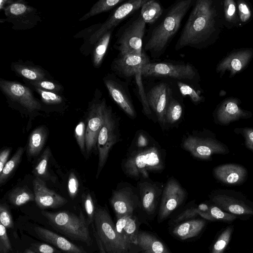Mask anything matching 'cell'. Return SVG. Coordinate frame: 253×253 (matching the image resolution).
<instances>
[{
  "label": "cell",
  "instance_id": "obj_16",
  "mask_svg": "<svg viewBox=\"0 0 253 253\" xmlns=\"http://www.w3.org/2000/svg\"><path fill=\"white\" fill-rule=\"evenodd\" d=\"M110 202L117 218L133 214L139 205L138 197L129 187L114 191Z\"/></svg>",
  "mask_w": 253,
  "mask_h": 253
},
{
  "label": "cell",
  "instance_id": "obj_49",
  "mask_svg": "<svg viewBox=\"0 0 253 253\" xmlns=\"http://www.w3.org/2000/svg\"><path fill=\"white\" fill-rule=\"evenodd\" d=\"M244 134L247 146L253 151V129L250 128L244 129Z\"/></svg>",
  "mask_w": 253,
  "mask_h": 253
},
{
  "label": "cell",
  "instance_id": "obj_46",
  "mask_svg": "<svg viewBox=\"0 0 253 253\" xmlns=\"http://www.w3.org/2000/svg\"><path fill=\"white\" fill-rule=\"evenodd\" d=\"M11 250L12 247L6 228L0 223V251L1 253H7Z\"/></svg>",
  "mask_w": 253,
  "mask_h": 253
},
{
  "label": "cell",
  "instance_id": "obj_27",
  "mask_svg": "<svg viewBox=\"0 0 253 253\" xmlns=\"http://www.w3.org/2000/svg\"><path fill=\"white\" fill-rule=\"evenodd\" d=\"M113 31H110L103 35L95 43L92 53V61L94 68L101 65L106 54Z\"/></svg>",
  "mask_w": 253,
  "mask_h": 253
},
{
  "label": "cell",
  "instance_id": "obj_41",
  "mask_svg": "<svg viewBox=\"0 0 253 253\" xmlns=\"http://www.w3.org/2000/svg\"><path fill=\"white\" fill-rule=\"evenodd\" d=\"M39 94L43 103L47 105H56L63 103L64 98L60 94L45 91L38 88H34Z\"/></svg>",
  "mask_w": 253,
  "mask_h": 253
},
{
  "label": "cell",
  "instance_id": "obj_29",
  "mask_svg": "<svg viewBox=\"0 0 253 253\" xmlns=\"http://www.w3.org/2000/svg\"><path fill=\"white\" fill-rule=\"evenodd\" d=\"M199 215L209 221L227 223L233 222L238 218V216L225 212L214 205L209 206L208 209L205 211H201Z\"/></svg>",
  "mask_w": 253,
  "mask_h": 253
},
{
  "label": "cell",
  "instance_id": "obj_31",
  "mask_svg": "<svg viewBox=\"0 0 253 253\" xmlns=\"http://www.w3.org/2000/svg\"><path fill=\"white\" fill-rule=\"evenodd\" d=\"M183 108L179 102L172 96L170 90L165 114V125H172L181 117Z\"/></svg>",
  "mask_w": 253,
  "mask_h": 253
},
{
  "label": "cell",
  "instance_id": "obj_9",
  "mask_svg": "<svg viewBox=\"0 0 253 253\" xmlns=\"http://www.w3.org/2000/svg\"><path fill=\"white\" fill-rule=\"evenodd\" d=\"M147 1L148 0H126L116 8L90 38L86 56L91 52L95 43L103 35L110 31H114L120 23L141 8Z\"/></svg>",
  "mask_w": 253,
  "mask_h": 253
},
{
  "label": "cell",
  "instance_id": "obj_18",
  "mask_svg": "<svg viewBox=\"0 0 253 253\" xmlns=\"http://www.w3.org/2000/svg\"><path fill=\"white\" fill-rule=\"evenodd\" d=\"M33 184L35 201L41 209L57 208L67 203L66 199L49 189L42 179L36 177Z\"/></svg>",
  "mask_w": 253,
  "mask_h": 253
},
{
  "label": "cell",
  "instance_id": "obj_44",
  "mask_svg": "<svg viewBox=\"0 0 253 253\" xmlns=\"http://www.w3.org/2000/svg\"><path fill=\"white\" fill-rule=\"evenodd\" d=\"M86 128L84 122H80L75 129V136L78 145L82 152H84L85 146Z\"/></svg>",
  "mask_w": 253,
  "mask_h": 253
},
{
  "label": "cell",
  "instance_id": "obj_45",
  "mask_svg": "<svg viewBox=\"0 0 253 253\" xmlns=\"http://www.w3.org/2000/svg\"><path fill=\"white\" fill-rule=\"evenodd\" d=\"M0 222L6 228L13 227V222L7 206L4 204L0 205Z\"/></svg>",
  "mask_w": 253,
  "mask_h": 253
},
{
  "label": "cell",
  "instance_id": "obj_21",
  "mask_svg": "<svg viewBox=\"0 0 253 253\" xmlns=\"http://www.w3.org/2000/svg\"><path fill=\"white\" fill-rule=\"evenodd\" d=\"M214 174L216 178L225 184H237L245 179L247 171L242 166L228 164L215 168Z\"/></svg>",
  "mask_w": 253,
  "mask_h": 253
},
{
  "label": "cell",
  "instance_id": "obj_52",
  "mask_svg": "<svg viewBox=\"0 0 253 253\" xmlns=\"http://www.w3.org/2000/svg\"><path fill=\"white\" fill-rule=\"evenodd\" d=\"M148 140L142 135H140L137 139V145L139 148L145 147L148 145Z\"/></svg>",
  "mask_w": 253,
  "mask_h": 253
},
{
  "label": "cell",
  "instance_id": "obj_6",
  "mask_svg": "<svg viewBox=\"0 0 253 253\" xmlns=\"http://www.w3.org/2000/svg\"><path fill=\"white\" fill-rule=\"evenodd\" d=\"M144 77H169L190 84L196 78V72L189 63L149 62L141 67Z\"/></svg>",
  "mask_w": 253,
  "mask_h": 253
},
{
  "label": "cell",
  "instance_id": "obj_14",
  "mask_svg": "<svg viewBox=\"0 0 253 253\" xmlns=\"http://www.w3.org/2000/svg\"><path fill=\"white\" fill-rule=\"evenodd\" d=\"M183 149L195 158L208 160L214 154L226 152L224 147L218 141L210 138L189 135L182 142Z\"/></svg>",
  "mask_w": 253,
  "mask_h": 253
},
{
  "label": "cell",
  "instance_id": "obj_5",
  "mask_svg": "<svg viewBox=\"0 0 253 253\" xmlns=\"http://www.w3.org/2000/svg\"><path fill=\"white\" fill-rule=\"evenodd\" d=\"M42 213L53 227L66 236L90 245L91 239L88 226L82 214L78 216L66 211L53 212L44 211Z\"/></svg>",
  "mask_w": 253,
  "mask_h": 253
},
{
  "label": "cell",
  "instance_id": "obj_24",
  "mask_svg": "<svg viewBox=\"0 0 253 253\" xmlns=\"http://www.w3.org/2000/svg\"><path fill=\"white\" fill-rule=\"evenodd\" d=\"M11 70L18 76L29 81L48 79L46 71L41 66L21 61L12 62Z\"/></svg>",
  "mask_w": 253,
  "mask_h": 253
},
{
  "label": "cell",
  "instance_id": "obj_12",
  "mask_svg": "<svg viewBox=\"0 0 253 253\" xmlns=\"http://www.w3.org/2000/svg\"><path fill=\"white\" fill-rule=\"evenodd\" d=\"M117 135L116 126L111 108L108 106L105 114L103 125L99 133L97 146L99 154V162L97 176L104 167L109 152L116 143Z\"/></svg>",
  "mask_w": 253,
  "mask_h": 253
},
{
  "label": "cell",
  "instance_id": "obj_56",
  "mask_svg": "<svg viewBox=\"0 0 253 253\" xmlns=\"http://www.w3.org/2000/svg\"><path fill=\"white\" fill-rule=\"evenodd\" d=\"M26 253H35L30 250H27Z\"/></svg>",
  "mask_w": 253,
  "mask_h": 253
},
{
  "label": "cell",
  "instance_id": "obj_20",
  "mask_svg": "<svg viewBox=\"0 0 253 253\" xmlns=\"http://www.w3.org/2000/svg\"><path fill=\"white\" fill-rule=\"evenodd\" d=\"M115 226L119 237L128 250L131 244H137L138 226L135 216L130 214L117 218Z\"/></svg>",
  "mask_w": 253,
  "mask_h": 253
},
{
  "label": "cell",
  "instance_id": "obj_11",
  "mask_svg": "<svg viewBox=\"0 0 253 253\" xmlns=\"http://www.w3.org/2000/svg\"><path fill=\"white\" fill-rule=\"evenodd\" d=\"M103 81L115 102L128 116L135 118L136 113L130 94L128 82L121 80L114 74L106 75Z\"/></svg>",
  "mask_w": 253,
  "mask_h": 253
},
{
  "label": "cell",
  "instance_id": "obj_47",
  "mask_svg": "<svg viewBox=\"0 0 253 253\" xmlns=\"http://www.w3.org/2000/svg\"><path fill=\"white\" fill-rule=\"evenodd\" d=\"M79 183L74 172H71L68 181V191L71 198H74L79 191Z\"/></svg>",
  "mask_w": 253,
  "mask_h": 253
},
{
  "label": "cell",
  "instance_id": "obj_42",
  "mask_svg": "<svg viewBox=\"0 0 253 253\" xmlns=\"http://www.w3.org/2000/svg\"><path fill=\"white\" fill-rule=\"evenodd\" d=\"M102 23L93 24L90 27L86 28L76 34L74 37L75 38H84V42L81 46V51L83 54L86 56V51L88 45V42L90 38L94 33L98 30Z\"/></svg>",
  "mask_w": 253,
  "mask_h": 253
},
{
  "label": "cell",
  "instance_id": "obj_17",
  "mask_svg": "<svg viewBox=\"0 0 253 253\" xmlns=\"http://www.w3.org/2000/svg\"><path fill=\"white\" fill-rule=\"evenodd\" d=\"M170 90L168 84L160 83L153 86L146 93L150 107L161 126L165 125V114Z\"/></svg>",
  "mask_w": 253,
  "mask_h": 253
},
{
  "label": "cell",
  "instance_id": "obj_55",
  "mask_svg": "<svg viewBox=\"0 0 253 253\" xmlns=\"http://www.w3.org/2000/svg\"><path fill=\"white\" fill-rule=\"evenodd\" d=\"M235 11V5L233 4H231L229 6V8L228 9V14L230 16H232L234 14V12Z\"/></svg>",
  "mask_w": 253,
  "mask_h": 253
},
{
  "label": "cell",
  "instance_id": "obj_4",
  "mask_svg": "<svg viewBox=\"0 0 253 253\" xmlns=\"http://www.w3.org/2000/svg\"><path fill=\"white\" fill-rule=\"evenodd\" d=\"M164 168L160 151L152 146L133 152L124 161L123 169L126 174L132 178H148L150 171H159Z\"/></svg>",
  "mask_w": 253,
  "mask_h": 253
},
{
  "label": "cell",
  "instance_id": "obj_10",
  "mask_svg": "<svg viewBox=\"0 0 253 253\" xmlns=\"http://www.w3.org/2000/svg\"><path fill=\"white\" fill-rule=\"evenodd\" d=\"M0 88L8 100L17 104L28 112L38 111L42 108L32 90L20 83L1 79Z\"/></svg>",
  "mask_w": 253,
  "mask_h": 253
},
{
  "label": "cell",
  "instance_id": "obj_54",
  "mask_svg": "<svg viewBox=\"0 0 253 253\" xmlns=\"http://www.w3.org/2000/svg\"><path fill=\"white\" fill-rule=\"evenodd\" d=\"M239 9L240 11V12H242V13L244 15H247L248 16L250 15V12L247 6V5L243 3H241L239 5Z\"/></svg>",
  "mask_w": 253,
  "mask_h": 253
},
{
  "label": "cell",
  "instance_id": "obj_25",
  "mask_svg": "<svg viewBox=\"0 0 253 253\" xmlns=\"http://www.w3.org/2000/svg\"><path fill=\"white\" fill-rule=\"evenodd\" d=\"M206 224L204 219H193L183 222L173 229L172 233L181 240H186L198 235Z\"/></svg>",
  "mask_w": 253,
  "mask_h": 253
},
{
  "label": "cell",
  "instance_id": "obj_8",
  "mask_svg": "<svg viewBox=\"0 0 253 253\" xmlns=\"http://www.w3.org/2000/svg\"><path fill=\"white\" fill-rule=\"evenodd\" d=\"M107 107L105 99L102 97L101 92L96 89L88 111L85 132V148L87 153L97 145L98 136L103 125Z\"/></svg>",
  "mask_w": 253,
  "mask_h": 253
},
{
  "label": "cell",
  "instance_id": "obj_19",
  "mask_svg": "<svg viewBox=\"0 0 253 253\" xmlns=\"http://www.w3.org/2000/svg\"><path fill=\"white\" fill-rule=\"evenodd\" d=\"M214 205L221 210L237 216H253V207L245 202L225 195H215L211 197Z\"/></svg>",
  "mask_w": 253,
  "mask_h": 253
},
{
  "label": "cell",
  "instance_id": "obj_39",
  "mask_svg": "<svg viewBox=\"0 0 253 253\" xmlns=\"http://www.w3.org/2000/svg\"><path fill=\"white\" fill-rule=\"evenodd\" d=\"M27 83L34 88H38L45 91L60 94L63 91V87L55 81L49 79H43L36 81H27Z\"/></svg>",
  "mask_w": 253,
  "mask_h": 253
},
{
  "label": "cell",
  "instance_id": "obj_57",
  "mask_svg": "<svg viewBox=\"0 0 253 253\" xmlns=\"http://www.w3.org/2000/svg\"></svg>",
  "mask_w": 253,
  "mask_h": 253
},
{
  "label": "cell",
  "instance_id": "obj_40",
  "mask_svg": "<svg viewBox=\"0 0 253 253\" xmlns=\"http://www.w3.org/2000/svg\"><path fill=\"white\" fill-rule=\"evenodd\" d=\"M209 206L206 204H201L198 206L187 209L175 218L171 222L177 223L186 219L195 217L199 215L201 211H205L209 208Z\"/></svg>",
  "mask_w": 253,
  "mask_h": 253
},
{
  "label": "cell",
  "instance_id": "obj_15",
  "mask_svg": "<svg viewBox=\"0 0 253 253\" xmlns=\"http://www.w3.org/2000/svg\"><path fill=\"white\" fill-rule=\"evenodd\" d=\"M150 62L149 57L144 52L141 54L118 55L113 60L111 69L119 78L128 82L143 65Z\"/></svg>",
  "mask_w": 253,
  "mask_h": 253
},
{
  "label": "cell",
  "instance_id": "obj_26",
  "mask_svg": "<svg viewBox=\"0 0 253 253\" xmlns=\"http://www.w3.org/2000/svg\"><path fill=\"white\" fill-rule=\"evenodd\" d=\"M136 245L144 253H170L161 241L147 232L138 231Z\"/></svg>",
  "mask_w": 253,
  "mask_h": 253
},
{
  "label": "cell",
  "instance_id": "obj_13",
  "mask_svg": "<svg viewBox=\"0 0 253 253\" xmlns=\"http://www.w3.org/2000/svg\"><path fill=\"white\" fill-rule=\"evenodd\" d=\"M186 192L178 181L171 178L163 190L158 212V221L166 219L184 201Z\"/></svg>",
  "mask_w": 253,
  "mask_h": 253
},
{
  "label": "cell",
  "instance_id": "obj_37",
  "mask_svg": "<svg viewBox=\"0 0 253 253\" xmlns=\"http://www.w3.org/2000/svg\"><path fill=\"white\" fill-rule=\"evenodd\" d=\"M141 69L136 73L134 78L138 88L140 100L142 106V112L146 116L150 118L152 117V112L148 102L146 93L143 85Z\"/></svg>",
  "mask_w": 253,
  "mask_h": 253
},
{
  "label": "cell",
  "instance_id": "obj_34",
  "mask_svg": "<svg viewBox=\"0 0 253 253\" xmlns=\"http://www.w3.org/2000/svg\"><path fill=\"white\" fill-rule=\"evenodd\" d=\"M8 198L13 205L20 206L35 200V195L28 188L18 187L9 193Z\"/></svg>",
  "mask_w": 253,
  "mask_h": 253
},
{
  "label": "cell",
  "instance_id": "obj_1",
  "mask_svg": "<svg viewBox=\"0 0 253 253\" xmlns=\"http://www.w3.org/2000/svg\"><path fill=\"white\" fill-rule=\"evenodd\" d=\"M193 2V0L174 2L167 9L161 22L149 33L144 48L152 57L158 58L165 52Z\"/></svg>",
  "mask_w": 253,
  "mask_h": 253
},
{
  "label": "cell",
  "instance_id": "obj_48",
  "mask_svg": "<svg viewBox=\"0 0 253 253\" xmlns=\"http://www.w3.org/2000/svg\"><path fill=\"white\" fill-rule=\"evenodd\" d=\"M84 207L90 222L93 221L95 210L91 195L88 193L84 199Z\"/></svg>",
  "mask_w": 253,
  "mask_h": 253
},
{
  "label": "cell",
  "instance_id": "obj_32",
  "mask_svg": "<svg viewBox=\"0 0 253 253\" xmlns=\"http://www.w3.org/2000/svg\"><path fill=\"white\" fill-rule=\"evenodd\" d=\"M125 0H100L95 3L90 10L79 19L84 21L94 16L113 9L117 5L125 2Z\"/></svg>",
  "mask_w": 253,
  "mask_h": 253
},
{
  "label": "cell",
  "instance_id": "obj_53",
  "mask_svg": "<svg viewBox=\"0 0 253 253\" xmlns=\"http://www.w3.org/2000/svg\"><path fill=\"white\" fill-rule=\"evenodd\" d=\"M232 67L236 71H239L242 68L241 61L238 59L235 58L231 62Z\"/></svg>",
  "mask_w": 253,
  "mask_h": 253
},
{
  "label": "cell",
  "instance_id": "obj_50",
  "mask_svg": "<svg viewBox=\"0 0 253 253\" xmlns=\"http://www.w3.org/2000/svg\"><path fill=\"white\" fill-rule=\"evenodd\" d=\"M10 152V148H6L1 151L0 154V173L7 162V159Z\"/></svg>",
  "mask_w": 253,
  "mask_h": 253
},
{
  "label": "cell",
  "instance_id": "obj_30",
  "mask_svg": "<svg viewBox=\"0 0 253 253\" xmlns=\"http://www.w3.org/2000/svg\"><path fill=\"white\" fill-rule=\"evenodd\" d=\"M163 13V8L161 4L154 0H148L140 9V15L147 24L154 23Z\"/></svg>",
  "mask_w": 253,
  "mask_h": 253
},
{
  "label": "cell",
  "instance_id": "obj_3",
  "mask_svg": "<svg viewBox=\"0 0 253 253\" xmlns=\"http://www.w3.org/2000/svg\"><path fill=\"white\" fill-rule=\"evenodd\" d=\"M93 222L96 240L102 253H126L127 251L128 248L119 237L105 209L96 210Z\"/></svg>",
  "mask_w": 253,
  "mask_h": 253
},
{
  "label": "cell",
  "instance_id": "obj_35",
  "mask_svg": "<svg viewBox=\"0 0 253 253\" xmlns=\"http://www.w3.org/2000/svg\"><path fill=\"white\" fill-rule=\"evenodd\" d=\"M51 156V151L47 147L43 151L39 158L37 165L35 167L33 172L37 177L48 180L50 175L48 170V163Z\"/></svg>",
  "mask_w": 253,
  "mask_h": 253
},
{
  "label": "cell",
  "instance_id": "obj_7",
  "mask_svg": "<svg viewBox=\"0 0 253 253\" xmlns=\"http://www.w3.org/2000/svg\"><path fill=\"white\" fill-rule=\"evenodd\" d=\"M3 22L12 24L15 30H26L35 27L41 21L38 10L22 0L13 1L3 9Z\"/></svg>",
  "mask_w": 253,
  "mask_h": 253
},
{
  "label": "cell",
  "instance_id": "obj_51",
  "mask_svg": "<svg viewBox=\"0 0 253 253\" xmlns=\"http://www.w3.org/2000/svg\"><path fill=\"white\" fill-rule=\"evenodd\" d=\"M39 251L41 253H53L54 249L50 246L45 244H41L38 247Z\"/></svg>",
  "mask_w": 253,
  "mask_h": 253
},
{
  "label": "cell",
  "instance_id": "obj_33",
  "mask_svg": "<svg viewBox=\"0 0 253 253\" xmlns=\"http://www.w3.org/2000/svg\"><path fill=\"white\" fill-rule=\"evenodd\" d=\"M233 231V225H229L221 230L214 242L210 253H223L230 241Z\"/></svg>",
  "mask_w": 253,
  "mask_h": 253
},
{
  "label": "cell",
  "instance_id": "obj_22",
  "mask_svg": "<svg viewBox=\"0 0 253 253\" xmlns=\"http://www.w3.org/2000/svg\"><path fill=\"white\" fill-rule=\"evenodd\" d=\"M35 231L40 238L66 253H85L83 249L49 230L37 226L35 228Z\"/></svg>",
  "mask_w": 253,
  "mask_h": 253
},
{
  "label": "cell",
  "instance_id": "obj_43",
  "mask_svg": "<svg viewBox=\"0 0 253 253\" xmlns=\"http://www.w3.org/2000/svg\"><path fill=\"white\" fill-rule=\"evenodd\" d=\"M176 83L178 88L183 96H189L194 103H197L200 100L199 94L190 84L181 81H177Z\"/></svg>",
  "mask_w": 253,
  "mask_h": 253
},
{
  "label": "cell",
  "instance_id": "obj_23",
  "mask_svg": "<svg viewBox=\"0 0 253 253\" xmlns=\"http://www.w3.org/2000/svg\"><path fill=\"white\" fill-rule=\"evenodd\" d=\"M139 190L143 210L148 214L153 213L161 193L160 188L156 183L144 181L139 184Z\"/></svg>",
  "mask_w": 253,
  "mask_h": 253
},
{
  "label": "cell",
  "instance_id": "obj_36",
  "mask_svg": "<svg viewBox=\"0 0 253 253\" xmlns=\"http://www.w3.org/2000/svg\"><path fill=\"white\" fill-rule=\"evenodd\" d=\"M23 151L24 149L22 147H19L10 160L5 164L2 172L0 173L1 185L7 180L20 162Z\"/></svg>",
  "mask_w": 253,
  "mask_h": 253
},
{
  "label": "cell",
  "instance_id": "obj_2",
  "mask_svg": "<svg viewBox=\"0 0 253 253\" xmlns=\"http://www.w3.org/2000/svg\"><path fill=\"white\" fill-rule=\"evenodd\" d=\"M146 23L140 13L128 19L118 30L114 48L119 55L141 54Z\"/></svg>",
  "mask_w": 253,
  "mask_h": 253
},
{
  "label": "cell",
  "instance_id": "obj_38",
  "mask_svg": "<svg viewBox=\"0 0 253 253\" xmlns=\"http://www.w3.org/2000/svg\"><path fill=\"white\" fill-rule=\"evenodd\" d=\"M241 116L237 105L232 102H228L223 110L218 115V119L222 124H226L238 119Z\"/></svg>",
  "mask_w": 253,
  "mask_h": 253
},
{
  "label": "cell",
  "instance_id": "obj_28",
  "mask_svg": "<svg viewBox=\"0 0 253 253\" xmlns=\"http://www.w3.org/2000/svg\"><path fill=\"white\" fill-rule=\"evenodd\" d=\"M47 137V132L43 126L35 129L30 134L27 146V154L33 157L38 155L42 149Z\"/></svg>",
  "mask_w": 253,
  "mask_h": 253
}]
</instances>
